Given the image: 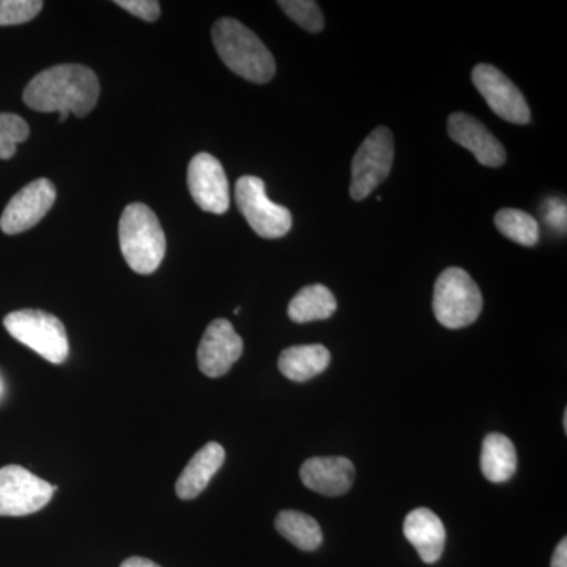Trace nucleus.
<instances>
[{
  "label": "nucleus",
  "instance_id": "obj_25",
  "mask_svg": "<svg viewBox=\"0 0 567 567\" xmlns=\"http://www.w3.org/2000/svg\"><path fill=\"white\" fill-rule=\"evenodd\" d=\"M544 221L554 233L566 234L567 210L566 203L559 197H551L543 204Z\"/></svg>",
  "mask_w": 567,
  "mask_h": 567
},
{
  "label": "nucleus",
  "instance_id": "obj_22",
  "mask_svg": "<svg viewBox=\"0 0 567 567\" xmlns=\"http://www.w3.org/2000/svg\"><path fill=\"white\" fill-rule=\"evenodd\" d=\"M28 122L17 114L0 112V159L13 158L18 144L28 140Z\"/></svg>",
  "mask_w": 567,
  "mask_h": 567
},
{
  "label": "nucleus",
  "instance_id": "obj_7",
  "mask_svg": "<svg viewBox=\"0 0 567 567\" xmlns=\"http://www.w3.org/2000/svg\"><path fill=\"white\" fill-rule=\"evenodd\" d=\"M394 163V137L385 126L374 130L354 153L350 196L363 200L386 181Z\"/></svg>",
  "mask_w": 567,
  "mask_h": 567
},
{
  "label": "nucleus",
  "instance_id": "obj_12",
  "mask_svg": "<svg viewBox=\"0 0 567 567\" xmlns=\"http://www.w3.org/2000/svg\"><path fill=\"white\" fill-rule=\"evenodd\" d=\"M244 339L234 324L226 319H216L208 324L197 349V363L203 374L210 379L226 375L244 354Z\"/></svg>",
  "mask_w": 567,
  "mask_h": 567
},
{
  "label": "nucleus",
  "instance_id": "obj_2",
  "mask_svg": "<svg viewBox=\"0 0 567 567\" xmlns=\"http://www.w3.org/2000/svg\"><path fill=\"white\" fill-rule=\"evenodd\" d=\"M213 43L221 61L238 76L256 84L274 80L276 63L262 40L233 18H223L213 25Z\"/></svg>",
  "mask_w": 567,
  "mask_h": 567
},
{
  "label": "nucleus",
  "instance_id": "obj_29",
  "mask_svg": "<svg viewBox=\"0 0 567 567\" xmlns=\"http://www.w3.org/2000/svg\"><path fill=\"white\" fill-rule=\"evenodd\" d=\"M563 424H565V431L567 432V412H565V416H563Z\"/></svg>",
  "mask_w": 567,
  "mask_h": 567
},
{
  "label": "nucleus",
  "instance_id": "obj_18",
  "mask_svg": "<svg viewBox=\"0 0 567 567\" xmlns=\"http://www.w3.org/2000/svg\"><path fill=\"white\" fill-rule=\"evenodd\" d=\"M481 470L491 483L502 484L509 481L517 470L516 446L503 434H488L483 442Z\"/></svg>",
  "mask_w": 567,
  "mask_h": 567
},
{
  "label": "nucleus",
  "instance_id": "obj_14",
  "mask_svg": "<svg viewBox=\"0 0 567 567\" xmlns=\"http://www.w3.org/2000/svg\"><path fill=\"white\" fill-rule=\"evenodd\" d=\"M300 477L309 491L324 496L344 495L354 481V466L346 457H312L305 462Z\"/></svg>",
  "mask_w": 567,
  "mask_h": 567
},
{
  "label": "nucleus",
  "instance_id": "obj_11",
  "mask_svg": "<svg viewBox=\"0 0 567 567\" xmlns=\"http://www.w3.org/2000/svg\"><path fill=\"white\" fill-rule=\"evenodd\" d=\"M188 188L204 212L223 215L230 207V188L223 164L210 153H197L188 166Z\"/></svg>",
  "mask_w": 567,
  "mask_h": 567
},
{
  "label": "nucleus",
  "instance_id": "obj_26",
  "mask_svg": "<svg viewBox=\"0 0 567 567\" xmlns=\"http://www.w3.org/2000/svg\"><path fill=\"white\" fill-rule=\"evenodd\" d=\"M115 3L123 10L130 11L134 17L148 22H155L162 14L159 2L156 0H117Z\"/></svg>",
  "mask_w": 567,
  "mask_h": 567
},
{
  "label": "nucleus",
  "instance_id": "obj_9",
  "mask_svg": "<svg viewBox=\"0 0 567 567\" xmlns=\"http://www.w3.org/2000/svg\"><path fill=\"white\" fill-rule=\"evenodd\" d=\"M472 80L491 110L503 121L516 125H527L532 121L527 100L502 71L488 63H480L473 69Z\"/></svg>",
  "mask_w": 567,
  "mask_h": 567
},
{
  "label": "nucleus",
  "instance_id": "obj_24",
  "mask_svg": "<svg viewBox=\"0 0 567 567\" xmlns=\"http://www.w3.org/2000/svg\"><path fill=\"white\" fill-rule=\"evenodd\" d=\"M43 9L40 0H0V25H18L32 21Z\"/></svg>",
  "mask_w": 567,
  "mask_h": 567
},
{
  "label": "nucleus",
  "instance_id": "obj_19",
  "mask_svg": "<svg viewBox=\"0 0 567 567\" xmlns=\"http://www.w3.org/2000/svg\"><path fill=\"white\" fill-rule=\"evenodd\" d=\"M338 309L333 292L322 284L303 287L289 305V317L295 323H309L327 320Z\"/></svg>",
  "mask_w": 567,
  "mask_h": 567
},
{
  "label": "nucleus",
  "instance_id": "obj_4",
  "mask_svg": "<svg viewBox=\"0 0 567 567\" xmlns=\"http://www.w3.org/2000/svg\"><path fill=\"white\" fill-rule=\"evenodd\" d=\"M483 293L472 276L457 267L446 268L434 287V315L450 330L475 323L483 311Z\"/></svg>",
  "mask_w": 567,
  "mask_h": 567
},
{
  "label": "nucleus",
  "instance_id": "obj_10",
  "mask_svg": "<svg viewBox=\"0 0 567 567\" xmlns=\"http://www.w3.org/2000/svg\"><path fill=\"white\" fill-rule=\"evenodd\" d=\"M55 186L48 178L25 185L11 197L0 216V229L7 235L25 233L37 226L55 203Z\"/></svg>",
  "mask_w": 567,
  "mask_h": 567
},
{
  "label": "nucleus",
  "instance_id": "obj_30",
  "mask_svg": "<svg viewBox=\"0 0 567 567\" xmlns=\"http://www.w3.org/2000/svg\"><path fill=\"white\" fill-rule=\"evenodd\" d=\"M0 391H2V386H0Z\"/></svg>",
  "mask_w": 567,
  "mask_h": 567
},
{
  "label": "nucleus",
  "instance_id": "obj_15",
  "mask_svg": "<svg viewBox=\"0 0 567 567\" xmlns=\"http://www.w3.org/2000/svg\"><path fill=\"white\" fill-rule=\"evenodd\" d=\"M404 535L427 565H434L442 558L446 544L445 525L427 507H417L405 517Z\"/></svg>",
  "mask_w": 567,
  "mask_h": 567
},
{
  "label": "nucleus",
  "instance_id": "obj_17",
  "mask_svg": "<svg viewBox=\"0 0 567 567\" xmlns=\"http://www.w3.org/2000/svg\"><path fill=\"white\" fill-rule=\"evenodd\" d=\"M331 363V353L320 344L293 346L279 357V371L292 382L303 383L322 374Z\"/></svg>",
  "mask_w": 567,
  "mask_h": 567
},
{
  "label": "nucleus",
  "instance_id": "obj_20",
  "mask_svg": "<svg viewBox=\"0 0 567 567\" xmlns=\"http://www.w3.org/2000/svg\"><path fill=\"white\" fill-rule=\"evenodd\" d=\"M275 527L279 535L303 551H315L322 546L323 533L315 517L300 511H281L276 517Z\"/></svg>",
  "mask_w": 567,
  "mask_h": 567
},
{
  "label": "nucleus",
  "instance_id": "obj_27",
  "mask_svg": "<svg viewBox=\"0 0 567 567\" xmlns=\"http://www.w3.org/2000/svg\"><path fill=\"white\" fill-rule=\"evenodd\" d=\"M551 567H567V539H561L551 557Z\"/></svg>",
  "mask_w": 567,
  "mask_h": 567
},
{
  "label": "nucleus",
  "instance_id": "obj_13",
  "mask_svg": "<svg viewBox=\"0 0 567 567\" xmlns=\"http://www.w3.org/2000/svg\"><path fill=\"white\" fill-rule=\"evenodd\" d=\"M447 133L451 140L472 152L483 166L499 167L505 164L506 151L502 142L472 115L464 112L451 114L447 118Z\"/></svg>",
  "mask_w": 567,
  "mask_h": 567
},
{
  "label": "nucleus",
  "instance_id": "obj_8",
  "mask_svg": "<svg viewBox=\"0 0 567 567\" xmlns=\"http://www.w3.org/2000/svg\"><path fill=\"white\" fill-rule=\"evenodd\" d=\"M55 486L20 465L0 468V517L39 513L54 495Z\"/></svg>",
  "mask_w": 567,
  "mask_h": 567
},
{
  "label": "nucleus",
  "instance_id": "obj_1",
  "mask_svg": "<svg viewBox=\"0 0 567 567\" xmlns=\"http://www.w3.org/2000/svg\"><path fill=\"white\" fill-rule=\"evenodd\" d=\"M22 99L33 111L59 112L61 122H65L70 114L85 117L99 103V76L95 71L76 63L51 66L29 82Z\"/></svg>",
  "mask_w": 567,
  "mask_h": 567
},
{
  "label": "nucleus",
  "instance_id": "obj_21",
  "mask_svg": "<svg viewBox=\"0 0 567 567\" xmlns=\"http://www.w3.org/2000/svg\"><path fill=\"white\" fill-rule=\"evenodd\" d=\"M495 226L514 244L532 248L539 241V224L527 212L503 208L495 215Z\"/></svg>",
  "mask_w": 567,
  "mask_h": 567
},
{
  "label": "nucleus",
  "instance_id": "obj_6",
  "mask_svg": "<svg viewBox=\"0 0 567 567\" xmlns=\"http://www.w3.org/2000/svg\"><path fill=\"white\" fill-rule=\"evenodd\" d=\"M235 203L254 233L262 238H281L292 229V213L275 204L265 192L262 178L245 175L235 185Z\"/></svg>",
  "mask_w": 567,
  "mask_h": 567
},
{
  "label": "nucleus",
  "instance_id": "obj_5",
  "mask_svg": "<svg viewBox=\"0 0 567 567\" xmlns=\"http://www.w3.org/2000/svg\"><path fill=\"white\" fill-rule=\"evenodd\" d=\"M3 327L18 342L29 347L50 363L62 364L69 358L70 344L59 317L39 309H21L3 319Z\"/></svg>",
  "mask_w": 567,
  "mask_h": 567
},
{
  "label": "nucleus",
  "instance_id": "obj_28",
  "mask_svg": "<svg viewBox=\"0 0 567 567\" xmlns=\"http://www.w3.org/2000/svg\"><path fill=\"white\" fill-rule=\"evenodd\" d=\"M121 567H162L156 565V563L151 561V559L147 558H141V557H132L128 559H125V561L122 563Z\"/></svg>",
  "mask_w": 567,
  "mask_h": 567
},
{
  "label": "nucleus",
  "instance_id": "obj_3",
  "mask_svg": "<svg viewBox=\"0 0 567 567\" xmlns=\"http://www.w3.org/2000/svg\"><path fill=\"white\" fill-rule=\"evenodd\" d=\"M118 241L125 262L140 275L158 270L166 254V235L158 216L144 204H132L122 213Z\"/></svg>",
  "mask_w": 567,
  "mask_h": 567
},
{
  "label": "nucleus",
  "instance_id": "obj_16",
  "mask_svg": "<svg viewBox=\"0 0 567 567\" xmlns=\"http://www.w3.org/2000/svg\"><path fill=\"white\" fill-rule=\"evenodd\" d=\"M224 458V447L216 442L207 443L203 450L197 451L175 484L178 498L193 499L203 494L212 477L221 468Z\"/></svg>",
  "mask_w": 567,
  "mask_h": 567
},
{
  "label": "nucleus",
  "instance_id": "obj_23",
  "mask_svg": "<svg viewBox=\"0 0 567 567\" xmlns=\"http://www.w3.org/2000/svg\"><path fill=\"white\" fill-rule=\"evenodd\" d=\"M284 13L300 28L311 33L322 32L324 21L319 3L315 0H281L278 2Z\"/></svg>",
  "mask_w": 567,
  "mask_h": 567
}]
</instances>
